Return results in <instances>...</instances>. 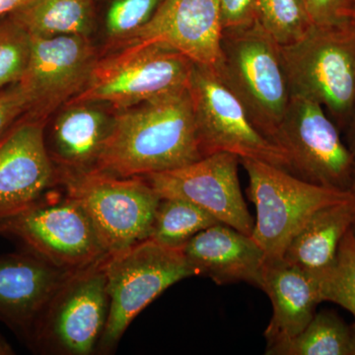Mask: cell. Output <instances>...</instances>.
Returning a JSON list of instances; mask_svg holds the SVG:
<instances>
[{"mask_svg": "<svg viewBox=\"0 0 355 355\" xmlns=\"http://www.w3.org/2000/svg\"><path fill=\"white\" fill-rule=\"evenodd\" d=\"M203 158L188 87L114 112L95 171L142 177Z\"/></svg>", "mask_w": 355, "mask_h": 355, "instance_id": "obj_1", "label": "cell"}, {"mask_svg": "<svg viewBox=\"0 0 355 355\" xmlns=\"http://www.w3.org/2000/svg\"><path fill=\"white\" fill-rule=\"evenodd\" d=\"M291 95L314 100L345 130L355 103V23L312 25L302 38L280 46Z\"/></svg>", "mask_w": 355, "mask_h": 355, "instance_id": "obj_2", "label": "cell"}, {"mask_svg": "<svg viewBox=\"0 0 355 355\" xmlns=\"http://www.w3.org/2000/svg\"><path fill=\"white\" fill-rule=\"evenodd\" d=\"M214 70L242 103L254 127L272 142L291 99L279 44L258 21L224 30Z\"/></svg>", "mask_w": 355, "mask_h": 355, "instance_id": "obj_3", "label": "cell"}, {"mask_svg": "<svg viewBox=\"0 0 355 355\" xmlns=\"http://www.w3.org/2000/svg\"><path fill=\"white\" fill-rule=\"evenodd\" d=\"M58 186L83 207L109 254L150 237L160 197L144 177L58 172Z\"/></svg>", "mask_w": 355, "mask_h": 355, "instance_id": "obj_4", "label": "cell"}, {"mask_svg": "<svg viewBox=\"0 0 355 355\" xmlns=\"http://www.w3.org/2000/svg\"><path fill=\"white\" fill-rule=\"evenodd\" d=\"M109 315L98 354H110L140 313L166 289L195 277L182 249L151 239L105 260Z\"/></svg>", "mask_w": 355, "mask_h": 355, "instance_id": "obj_5", "label": "cell"}, {"mask_svg": "<svg viewBox=\"0 0 355 355\" xmlns=\"http://www.w3.org/2000/svg\"><path fill=\"white\" fill-rule=\"evenodd\" d=\"M249 177L248 196L256 207L252 237L266 261L279 260L318 210L354 197L350 191L309 183L287 170L254 159H240Z\"/></svg>", "mask_w": 355, "mask_h": 355, "instance_id": "obj_6", "label": "cell"}, {"mask_svg": "<svg viewBox=\"0 0 355 355\" xmlns=\"http://www.w3.org/2000/svg\"><path fill=\"white\" fill-rule=\"evenodd\" d=\"M193 67L188 58L162 44L119 46L98 58L85 88L69 103L107 104L114 111L130 108L188 87Z\"/></svg>", "mask_w": 355, "mask_h": 355, "instance_id": "obj_7", "label": "cell"}, {"mask_svg": "<svg viewBox=\"0 0 355 355\" xmlns=\"http://www.w3.org/2000/svg\"><path fill=\"white\" fill-rule=\"evenodd\" d=\"M106 258L72 272L60 284L27 340L33 350L53 355L98 352L109 315Z\"/></svg>", "mask_w": 355, "mask_h": 355, "instance_id": "obj_8", "label": "cell"}, {"mask_svg": "<svg viewBox=\"0 0 355 355\" xmlns=\"http://www.w3.org/2000/svg\"><path fill=\"white\" fill-rule=\"evenodd\" d=\"M0 235L19 243L51 265L76 272L109 256L83 207L69 196L50 191L0 220Z\"/></svg>", "mask_w": 355, "mask_h": 355, "instance_id": "obj_9", "label": "cell"}, {"mask_svg": "<svg viewBox=\"0 0 355 355\" xmlns=\"http://www.w3.org/2000/svg\"><path fill=\"white\" fill-rule=\"evenodd\" d=\"M272 142L286 154L289 172L295 176L318 186L350 191L355 155L320 103L291 95Z\"/></svg>", "mask_w": 355, "mask_h": 355, "instance_id": "obj_10", "label": "cell"}, {"mask_svg": "<svg viewBox=\"0 0 355 355\" xmlns=\"http://www.w3.org/2000/svg\"><path fill=\"white\" fill-rule=\"evenodd\" d=\"M188 90L203 157L233 153L289 172L286 154L254 127L242 103L214 69L193 64Z\"/></svg>", "mask_w": 355, "mask_h": 355, "instance_id": "obj_11", "label": "cell"}, {"mask_svg": "<svg viewBox=\"0 0 355 355\" xmlns=\"http://www.w3.org/2000/svg\"><path fill=\"white\" fill-rule=\"evenodd\" d=\"M239 156L216 153L196 162L142 176L160 197L183 198L207 210L217 220L252 235L254 221L240 187Z\"/></svg>", "mask_w": 355, "mask_h": 355, "instance_id": "obj_12", "label": "cell"}, {"mask_svg": "<svg viewBox=\"0 0 355 355\" xmlns=\"http://www.w3.org/2000/svg\"><path fill=\"white\" fill-rule=\"evenodd\" d=\"M31 37V58L19 83L29 103L26 114L48 121L83 92L99 57L90 37Z\"/></svg>", "mask_w": 355, "mask_h": 355, "instance_id": "obj_13", "label": "cell"}, {"mask_svg": "<svg viewBox=\"0 0 355 355\" xmlns=\"http://www.w3.org/2000/svg\"><path fill=\"white\" fill-rule=\"evenodd\" d=\"M46 120L25 114L0 139V220L17 214L58 186L46 150Z\"/></svg>", "mask_w": 355, "mask_h": 355, "instance_id": "obj_14", "label": "cell"}, {"mask_svg": "<svg viewBox=\"0 0 355 355\" xmlns=\"http://www.w3.org/2000/svg\"><path fill=\"white\" fill-rule=\"evenodd\" d=\"M222 32L219 0H163L146 25L114 46L162 44L195 64L214 69Z\"/></svg>", "mask_w": 355, "mask_h": 355, "instance_id": "obj_15", "label": "cell"}, {"mask_svg": "<svg viewBox=\"0 0 355 355\" xmlns=\"http://www.w3.org/2000/svg\"><path fill=\"white\" fill-rule=\"evenodd\" d=\"M71 272L29 252L0 256V321L27 342L51 296Z\"/></svg>", "mask_w": 355, "mask_h": 355, "instance_id": "obj_16", "label": "cell"}, {"mask_svg": "<svg viewBox=\"0 0 355 355\" xmlns=\"http://www.w3.org/2000/svg\"><path fill=\"white\" fill-rule=\"evenodd\" d=\"M182 251L195 277L219 286L244 282L260 288L266 254L251 235L217 223L193 236Z\"/></svg>", "mask_w": 355, "mask_h": 355, "instance_id": "obj_17", "label": "cell"}, {"mask_svg": "<svg viewBox=\"0 0 355 355\" xmlns=\"http://www.w3.org/2000/svg\"><path fill=\"white\" fill-rule=\"evenodd\" d=\"M260 288L272 304V317L265 331L268 349L299 335L324 301L320 275L282 259L266 261Z\"/></svg>", "mask_w": 355, "mask_h": 355, "instance_id": "obj_18", "label": "cell"}, {"mask_svg": "<svg viewBox=\"0 0 355 355\" xmlns=\"http://www.w3.org/2000/svg\"><path fill=\"white\" fill-rule=\"evenodd\" d=\"M100 104L69 103L46 140L57 172L81 173L96 169L113 127L114 114Z\"/></svg>", "mask_w": 355, "mask_h": 355, "instance_id": "obj_19", "label": "cell"}, {"mask_svg": "<svg viewBox=\"0 0 355 355\" xmlns=\"http://www.w3.org/2000/svg\"><path fill=\"white\" fill-rule=\"evenodd\" d=\"M355 219V197L318 210L289 243L282 260L322 275L335 266L338 248Z\"/></svg>", "mask_w": 355, "mask_h": 355, "instance_id": "obj_20", "label": "cell"}, {"mask_svg": "<svg viewBox=\"0 0 355 355\" xmlns=\"http://www.w3.org/2000/svg\"><path fill=\"white\" fill-rule=\"evenodd\" d=\"M97 0H25L8 14L31 36L90 37Z\"/></svg>", "mask_w": 355, "mask_h": 355, "instance_id": "obj_21", "label": "cell"}, {"mask_svg": "<svg viewBox=\"0 0 355 355\" xmlns=\"http://www.w3.org/2000/svg\"><path fill=\"white\" fill-rule=\"evenodd\" d=\"M270 355H355V324L331 311L316 313L295 338L266 349Z\"/></svg>", "mask_w": 355, "mask_h": 355, "instance_id": "obj_22", "label": "cell"}, {"mask_svg": "<svg viewBox=\"0 0 355 355\" xmlns=\"http://www.w3.org/2000/svg\"><path fill=\"white\" fill-rule=\"evenodd\" d=\"M220 223L195 203L177 198H160L149 239L163 246L182 249L200 231Z\"/></svg>", "mask_w": 355, "mask_h": 355, "instance_id": "obj_23", "label": "cell"}, {"mask_svg": "<svg viewBox=\"0 0 355 355\" xmlns=\"http://www.w3.org/2000/svg\"><path fill=\"white\" fill-rule=\"evenodd\" d=\"M257 21L279 46L298 41L313 25L302 0H259Z\"/></svg>", "mask_w": 355, "mask_h": 355, "instance_id": "obj_24", "label": "cell"}, {"mask_svg": "<svg viewBox=\"0 0 355 355\" xmlns=\"http://www.w3.org/2000/svg\"><path fill=\"white\" fill-rule=\"evenodd\" d=\"M32 37L8 14L0 17V90L19 83L29 65Z\"/></svg>", "mask_w": 355, "mask_h": 355, "instance_id": "obj_25", "label": "cell"}, {"mask_svg": "<svg viewBox=\"0 0 355 355\" xmlns=\"http://www.w3.org/2000/svg\"><path fill=\"white\" fill-rule=\"evenodd\" d=\"M319 275L324 301L342 306L355 318V241L350 229L338 248L335 266Z\"/></svg>", "mask_w": 355, "mask_h": 355, "instance_id": "obj_26", "label": "cell"}, {"mask_svg": "<svg viewBox=\"0 0 355 355\" xmlns=\"http://www.w3.org/2000/svg\"><path fill=\"white\" fill-rule=\"evenodd\" d=\"M163 0H111L105 28L114 44L120 43L144 27L153 17Z\"/></svg>", "mask_w": 355, "mask_h": 355, "instance_id": "obj_27", "label": "cell"}, {"mask_svg": "<svg viewBox=\"0 0 355 355\" xmlns=\"http://www.w3.org/2000/svg\"><path fill=\"white\" fill-rule=\"evenodd\" d=\"M313 25L340 24L352 19L354 0H302Z\"/></svg>", "mask_w": 355, "mask_h": 355, "instance_id": "obj_28", "label": "cell"}, {"mask_svg": "<svg viewBox=\"0 0 355 355\" xmlns=\"http://www.w3.org/2000/svg\"><path fill=\"white\" fill-rule=\"evenodd\" d=\"M29 110V103L20 83L0 90V139Z\"/></svg>", "mask_w": 355, "mask_h": 355, "instance_id": "obj_29", "label": "cell"}, {"mask_svg": "<svg viewBox=\"0 0 355 355\" xmlns=\"http://www.w3.org/2000/svg\"><path fill=\"white\" fill-rule=\"evenodd\" d=\"M259 0H219L222 29L246 27L257 21Z\"/></svg>", "mask_w": 355, "mask_h": 355, "instance_id": "obj_30", "label": "cell"}, {"mask_svg": "<svg viewBox=\"0 0 355 355\" xmlns=\"http://www.w3.org/2000/svg\"><path fill=\"white\" fill-rule=\"evenodd\" d=\"M345 130L347 132L349 148L355 155V103L349 123H347V128H345Z\"/></svg>", "mask_w": 355, "mask_h": 355, "instance_id": "obj_31", "label": "cell"}, {"mask_svg": "<svg viewBox=\"0 0 355 355\" xmlns=\"http://www.w3.org/2000/svg\"><path fill=\"white\" fill-rule=\"evenodd\" d=\"M25 0H0V17L17 8Z\"/></svg>", "mask_w": 355, "mask_h": 355, "instance_id": "obj_32", "label": "cell"}, {"mask_svg": "<svg viewBox=\"0 0 355 355\" xmlns=\"http://www.w3.org/2000/svg\"><path fill=\"white\" fill-rule=\"evenodd\" d=\"M15 350L11 347L10 343L7 342L6 338L0 335V355H13Z\"/></svg>", "mask_w": 355, "mask_h": 355, "instance_id": "obj_33", "label": "cell"}, {"mask_svg": "<svg viewBox=\"0 0 355 355\" xmlns=\"http://www.w3.org/2000/svg\"><path fill=\"white\" fill-rule=\"evenodd\" d=\"M350 193H352V195H354L355 197V166H354V176H352V187H350Z\"/></svg>", "mask_w": 355, "mask_h": 355, "instance_id": "obj_34", "label": "cell"}, {"mask_svg": "<svg viewBox=\"0 0 355 355\" xmlns=\"http://www.w3.org/2000/svg\"><path fill=\"white\" fill-rule=\"evenodd\" d=\"M350 230H352V236H354L355 241V219L354 223H352V228H350Z\"/></svg>", "mask_w": 355, "mask_h": 355, "instance_id": "obj_35", "label": "cell"}, {"mask_svg": "<svg viewBox=\"0 0 355 355\" xmlns=\"http://www.w3.org/2000/svg\"><path fill=\"white\" fill-rule=\"evenodd\" d=\"M352 19L354 20V22L355 23V4L354 6V9H352Z\"/></svg>", "mask_w": 355, "mask_h": 355, "instance_id": "obj_36", "label": "cell"}, {"mask_svg": "<svg viewBox=\"0 0 355 355\" xmlns=\"http://www.w3.org/2000/svg\"><path fill=\"white\" fill-rule=\"evenodd\" d=\"M354 1H355V0H354Z\"/></svg>", "mask_w": 355, "mask_h": 355, "instance_id": "obj_37", "label": "cell"}]
</instances>
